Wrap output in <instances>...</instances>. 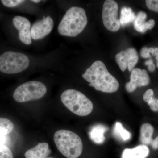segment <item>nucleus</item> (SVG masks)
Returning a JSON list of instances; mask_svg holds the SVG:
<instances>
[{
    "mask_svg": "<svg viewBox=\"0 0 158 158\" xmlns=\"http://www.w3.org/2000/svg\"><path fill=\"white\" fill-rule=\"evenodd\" d=\"M153 90L151 89H148L145 91L143 95V99L145 102L148 103L153 98Z\"/></svg>",
    "mask_w": 158,
    "mask_h": 158,
    "instance_id": "nucleus-23",
    "label": "nucleus"
},
{
    "mask_svg": "<svg viewBox=\"0 0 158 158\" xmlns=\"http://www.w3.org/2000/svg\"><path fill=\"white\" fill-rule=\"evenodd\" d=\"M46 158H55L54 157H47Z\"/></svg>",
    "mask_w": 158,
    "mask_h": 158,
    "instance_id": "nucleus-35",
    "label": "nucleus"
},
{
    "mask_svg": "<svg viewBox=\"0 0 158 158\" xmlns=\"http://www.w3.org/2000/svg\"><path fill=\"white\" fill-rule=\"evenodd\" d=\"M136 16L135 13L132 12L131 8L124 7L122 9L120 15V24L123 26L128 24L130 23L135 21Z\"/></svg>",
    "mask_w": 158,
    "mask_h": 158,
    "instance_id": "nucleus-18",
    "label": "nucleus"
},
{
    "mask_svg": "<svg viewBox=\"0 0 158 158\" xmlns=\"http://www.w3.org/2000/svg\"><path fill=\"white\" fill-rule=\"evenodd\" d=\"M149 149L146 145L141 144L134 148H126L122 158H146L149 155Z\"/></svg>",
    "mask_w": 158,
    "mask_h": 158,
    "instance_id": "nucleus-14",
    "label": "nucleus"
},
{
    "mask_svg": "<svg viewBox=\"0 0 158 158\" xmlns=\"http://www.w3.org/2000/svg\"><path fill=\"white\" fill-rule=\"evenodd\" d=\"M156 58L157 60V61L158 62V56H156Z\"/></svg>",
    "mask_w": 158,
    "mask_h": 158,
    "instance_id": "nucleus-34",
    "label": "nucleus"
},
{
    "mask_svg": "<svg viewBox=\"0 0 158 158\" xmlns=\"http://www.w3.org/2000/svg\"><path fill=\"white\" fill-rule=\"evenodd\" d=\"M108 130V127L103 125L97 124L94 126L89 133V137L94 143L97 144H102L106 139L104 134Z\"/></svg>",
    "mask_w": 158,
    "mask_h": 158,
    "instance_id": "nucleus-15",
    "label": "nucleus"
},
{
    "mask_svg": "<svg viewBox=\"0 0 158 158\" xmlns=\"http://www.w3.org/2000/svg\"><path fill=\"white\" fill-rule=\"evenodd\" d=\"M141 56L142 58H145V59L150 58V52L148 51V48L147 47H144L141 49Z\"/></svg>",
    "mask_w": 158,
    "mask_h": 158,
    "instance_id": "nucleus-25",
    "label": "nucleus"
},
{
    "mask_svg": "<svg viewBox=\"0 0 158 158\" xmlns=\"http://www.w3.org/2000/svg\"><path fill=\"white\" fill-rule=\"evenodd\" d=\"M154 55H155L156 56H158V48H155L154 53Z\"/></svg>",
    "mask_w": 158,
    "mask_h": 158,
    "instance_id": "nucleus-31",
    "label": "nucleus"
},
{
    "mask_svg": "<svg viewBox=\"0 0 158 158\" xmlns=\"http://www.w3.org/2000/svg\"><path fill=\"white\" fill-rule=\"evenodd\" d=\"M88 23L85 9L81 7H72L67 10L58 27L60 35L75 37L84 31Z\"/></svg>",
    "mask_w": 158,
    "mask_h": 158,
    "instance_id": "nucleus-2",
    "label": "nucleus"
},
{
    "mask_svg": "<svg viewBox=\"0 0 158 158\" xmlns=\"http://www.w3.org/2000/svg\"><path fill=\"white\" fill-rule=\"evenodd\" d=\"M118 11V6L116 1H105L103 6L102 18L104 25L109 31L116 32L120 28Z\"/></svg>",
    "mask_w": 158,
    "mask_h": 158,
    "instance_id": "nucleus-7",
    "label": "nucleus"
},
{
    "mask_svg": "<svg viewBox=\"0 0 158 158\" xmlns=\"http://www.w3.org/2000/svg\"><path fill=\"white\" fill-rule=\"evenodd\" d=\"M28 57L18 52L8 51L0 56V71L12 74L26 70L30 65Z\"/></svg>",
    "mask_w": 158,
    "mask_h": 158,
    "instance_id": "nucleus-5",
    "label": "nucleus"
},
{
    "mask_svg": "<svg viewBox=\"0 0 158 158\" xmlns=\"http://www.w3.org/2000/svg\"><path fill=\"white\" fill-rule=\"evenodd\" d=\"M150 145H151V146H152V147L155 150L158 149V144L156 143L154 140H153L152 142Z\"/></svg>",
    "mask_w": 158,
    "mask_h": 158,
    "instance_id": "nucleus-27",
    "label": "nucleus"
},
{
    "mask_svg": "<svg viewBox=\"0 0 158 158\" xmlns=\"http://www.w3.org/2000/svg\"><path fill=\"white\" fill-rule=\"evenodd\" d=\"M61 99L69 111L77 116H88L93 110V105L91 101L78 90H65L61 94Z\"/></svg>",
    "mask_w": 158,
    "mask_h": 158,
    "instance_id": "nucleus-4",
    "label": "nucleus"
},
{
    "mask_svg": "<svg viewBox=\"0 0 158 158\" xmlns=\"http://www.w3.org/2000/svg\"><path fill=\"white\" fill-rule=\"evenodd\" d=\"M148 51H149V52L151 53L154 55V51L155 49L152 48H148Z\"/></svg>",
    "mask_w": 158,
    "mask_h": 158,
    "instance_id": "nucleus-30",
    "label": "nucleus"
},
{
    "mask_svg": "<svg viewBox=\"0 0 158 158\" xmlns=\"http://www.w3.org/2000/svg\"><path fill=\"white\" fill-rule=\"evenodd\" d=\"M82 77L98 91L105 93H114L118 90L119 84L117 79L109 73L102 61L93 62L86 69Z\"/></svg>",
    "mask_w": 158,
    "mask_h": 158,
    "instance_id": "nucleus-1",
    "label": "nucleus"
},
{
    "mask_svg": "<svg viewBox=\"0 0 158 158\" xmlns=\"http://www.w3.org/2000/svg\"><path fill=\"white\" fill-rule=\"evenodd\" d=\"M150 77L147 71L139 68H134L131 72L130 82L126 84L128 92H132L138 87L147 86L149 84Z\"/></svg>",
    "mask_w": 158,
    "mask_h": 158,
    "instance_id": "nucleus-10",
    "label": "nucleus"
},
{
    "mask_svg": "<svg viewBox=\"0 0 158 158\" xmlns=\"http://www.w3.org/2000/svg\"><path fill=\"white\" fill-rule=\"evenodd\" d=\"M31 1V2L35 3H38L41 2V1H40V0H39V1H38V0H32V1Z\"/></svg>",
    "mask_w": 158,
    "mask_h": 158,
    "instance_id": "nucleus-32",
    "label": "nucleus"
},
{
    "mask_svg": "<svg viewBox=\"0 0 158 158\" xmlns=\"http://www.w3.org/2000/svg\"><path fill=\"white\" fill-rule=\"evenodd\" d=\"M154 132V128L149 123H144L141 128L140 141L144 144H151L153 139L152 136Z\"/></svg>",
    "mask_w": 158,
    "mask_h": 158,
    "instance_id": "nucleus-16",
    "label": "nucleus"
},
{
    "mask_svg": "<svg viewBox=\"0 0 158 158\" xmlns=\"http://www.w3.org/2000/svg\"><path fill=\"white\" fill-rule=\"evenodd\" d=\"M156 65H157V67L158 68V62H157Z\"/></svg>",
    "mask_w": 158,
    "mask_h": 158,
    "instance_id": "nucleus-36",
    "label": "nucleus"
},
{
    "mask_svg": "<svg viewBox=\"0 0 158 158\" xmlns=\"http://www.w3.org/2000/svg\"><path fill=\"white\" fill-rule=\"evenodd\" d=\"M7 141L6 135H0V144H4Z\"/></svg>",
    "mask_w": 158,
    "mask_h": 158,
    "instance_id": "nucleus-26",
    "label": "nucleus"
},
{
    "mask_svg": "<svg viewBox=\"0 0 158 158\" xmlns=\"http://www.w3.org/2000/svg\"><path fill=\"white\" fill-rule=\"evenodd\" d=\"M25 2L23 0H2L1 2L3 6L8 8H13Z\"/></svg>",
    "mask_w": 158,
    "mask_h": 158,
    "instance_id": "nucleus-21",
    "label": "nucleus"
},
{
    "mask_svg": "<svg viewBox=\"0 0 158 158\" xmlns=\"http://www.w3.org/2000/svg\"><path fill=\"white\" fill-rule=\"evenodd\" d=\"M13 123L5 118H0V135H6L14 129Z\"/></svg>",
    "mask_w": 158,
    "mask_h": 158,
    "instance_id": "nucleus-19",
    "label": "nucleus"
},
{
    "mask_svg": "<svg viewBox=\"0 0 158 158\" xmlns=\"http://www.w3.org/2000/svg\"><path fill=\"white\" fill-rule=\"evenodd\" d=\"M54 140L57 148L67 158H77L83 151L81 138L75 133L66 130H60L55 133Z\"/></svg>",
    "mask_w": 158,
    "mask_h": 158,
    "instance_id": "nucleus-3",
    "label": "nucleus"
},
{
    "mask_svg": "<svg viewBox=\"0 0 158 158\" xmlns=\"http://www.w3.org/2000/svg\"><path fill=\"white\" fill-rule=\"evenodd\" d=\"M113 133L116 138L123 141H127L131 138V134L125 129L121 123L117 122L115 125L113 130Z\"/></svg>",
    "mask_w": 158,
    "mask_h": 158,
    "instance_id": "nucleus-17",
    "label": "nucleus"
},
{
    "mask_svg": "<svg viewBox=\"0 0 158 158\" xmlns=\"http://www.w3.org/2000/svg\"><path fill=\"white\" fill-rule=\"evenodd\" d=\"M145 2L148 9L158 12V0H147Z\"/></svg>",
    "mask_w": 158,
    "mask_h": 158,
    "instance_id": "nucleus-22",
    "label": "nucleus"
},
{
    "mask_svg": "<svg viewBox=\"0 0 158 158\" xmlns=\"http://www.w3.org/2000/svg\"><path fill=\"white\" fill-rule=\"evenodd\" d=\"M51 152L48 144L46 142H43L28 150L25 154V157L26 158H46Z\"/></svg>",
    "mask_w": 158,
    "mask_h": 158,
    "instance_id": "nucleus-13",
    "label": "nucleus"
},
{
    "mask_svg": "<svg viewBox=\"0 0 158 158\" xmlns=\"http://www.w3.org/2000/svg\"><path fill=\"white\" fill-rule=\"evenodd\" d=\"M15 27L19 32V40L26 45L32 44L31 23L27 19L23 16H16L13 19Z\"/></svg>",
    "mask_w": 158,
    "mask_h": 158,
    "instance_id": "nucleus-11",
    "label": "nucleus"
},
{
    "mask_svg": "<svg viewBox=\"0 0 158 158\" xmlns=\"http://www.w3.org/2000/svg\"><path fill=\"white\" fill-rule=\"evenodd\" d=\"M148 103L149 105L151 110L154 112H158V99L153 98Z\"/></svg>",
    "mask_w": 158,
    "mask_h": 158,
    "instance_id": "nucleus-24",
    "label": "nucleus"
},
{
    "mask_svg": "<svg viewBox=\"0 0 158 158\" xmlns=\"http://www.w3.org/2000/svg\"><path fill=\"white\" fill-rule=\"evenodd\" d=\"M0 158H14L11 149L4 144H0Z\"/></svg>",
    "mask_w": 158,
    "mask_h": 158,
    "instance_id": "nucleus-20",
    "label": "nucleus"
},
{
    "mask_svg": "<svg viewBox=\"0 0 158 158\" xmlns=\"http://www.w3.org/2000/svg\"><path fill=\"white\" fill-rule=\"evenodd\" d=\"M158 144V136L156 137V138L154 140Z\"/></svg>",
    "mask_w": 158,
    "mask_h": 158,
    "instance_id": "nucleus-33",
    "label": "nucleus"
},
{
    "mask_svg": "<svg viewBox=\"0 0 158 158\" xmlns=\"http://www.w3.org/2000/svg\"><path fill=\"white\" fill-rule=\"evenodd\" d=\"M115 60L122 71L128 68L131 72L138 62V56L135 49L131 48L116 54Z\"/></svg>",
    "mask_w": 158,
    "mask_h": 158,
    "instance_id": "nucleus-8",
    "label": "nucleus"
},
{
    "mask_svg": "<svg viewBox=\"0 0 158 158\" xmlns=\"http://www.w3.org/2000/svg\"><path fill=\"white\" fill-rule=\"evenodd\" d=\"M153 62L152 59H150L149 60L146 61V62H145V65H148V66H149V65H151V64H153Z\"/></svg>",
    "mask_w": 158,
    "mask_h": 158,
    "instance_id": "nucleus-29",
    "label": "nucleus"
},
{
    "mask_svg": "<svg viewBox=\"0 0 158 158\" xmlns=\"http://www.w3.org/2000/svg\"><path fill=\"white\" fill-rule=\"evenodd\" d=\"M47 91L44 84L37 81H31L18 87L13 93V98L19 103L36 100L43 97Z\"/></svg>",
    "mask_w": 158,
    "mask_h": 158,
    "instance_id": "nucleus-6",
    "label": "nucleus"
},
{
    "mask_svg": "<svg viewBox=\"0 0 158 158\" xmlns=\"http://www.w3.org/2000/svg\"><path fill=\"white\" fill-rule=\"evenodd\" d=\"M53 20L50 16L34 23L31 28V38L34 40L42 39L48 35L53 28Z\"/></svg>",
    "mask_w": 158,
    "mask_h": 158,
    "instance_id": "nucleus-9",
    "label": "nucleus"
},
{
    "mask_svg": "<svg viewBox=\"0 0 158 158\" xmlns=\"http://www.w3.org/2000/svg\"><path fill=\"white\" fill-rule=\"evenodd\" d=\"M147 14L143 11L138 12L136 18L134 22V27L136 31L141 33H144L148 30H151L154 27L155 21L151 19L146 22Z\"/></svg>",
    "mask_w": 158,
    "mask_h": 158,
    "instance_id": "nucleus-12",
    "label": "nucleus"
},
{
    "mask_svg": "<svg viewBox=\"0 0 158 158\" xmlns=\"http://www.w3.org/2000/svg\"><path fill=\"white\" fill-rule=\"evenodd\" d=\"M148 70H149L150 72L154 71L156 69L155 65H154V63H153V64L149 65V66H148Z\"/></svg>",
    "mask_w": 158,
    "mask_h": 158,
    "instance_id": "nucleus-28",
    "label": "nucleus"
}]
</instances>
